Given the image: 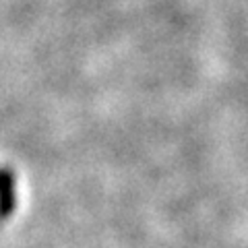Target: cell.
Returning <instances> with one entry per match:
<instances>
[{
    "label": "cell",
    "instance_id": "1",
    "mask_svg": "<svg viewBox=\"0 0 248 248\" xmlns=\"http://www.w3.org/2000/svg\"><path fill=\"white\" fill-rule=\"evenodd\" d=\"M15 207L13 199V180L6 172H0V215H9Z\"/></svg>",
    "mask_w": 248,
    "mask_h": 248
}]
</instances>
